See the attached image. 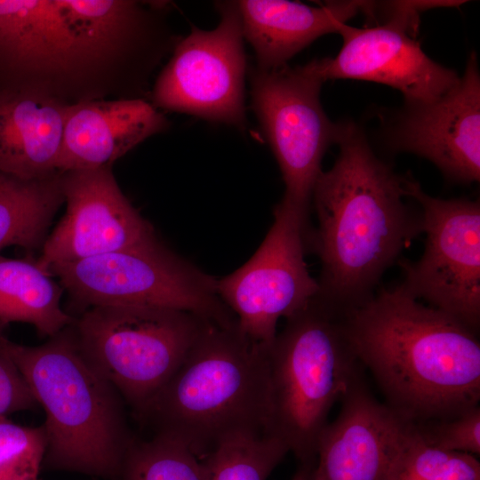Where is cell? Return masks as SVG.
<instances>
[{"label":"cell","instance_id":"6","mask_svg":"<svg viewBox=\"0 0 480 480\" xmlns=\"http://www.w3.org/2000/svg\"><path fill=\"white\" fill-rule=\"evenodd\" d=\"M208 319L144 305L92 307L75 317L78 349L138 415L169 380Z\"/></svg>","mask_w":480,"mask_h":480},{"label":"cell","instance_id":"11","mask_svg":"<svg viewBox=\"0 0 480 480\" xmlns=\"http://www.w3.org/2000/svg\"><path fill=\"white\" fill-rule=\"evenodd\" d=\"M214 29L191 27L179 39L152 92L157 108L191 115L244 131L247 60L237 1L215 3Z\"/></svg>","mask_w":480,"mask_h":480},{"label":"cell","instance_id":"15","mask_svg":"<svg viewBox=\"0 0 480 480\" xmlns=\"http://www.w3.org/2000/svg\"><path fill=\"white\" fill-rule=\"evenodd\" d=\"M340 402L318 438L310 480H386L415 423L377 400L364 378Z\"/></svg>","mask_w":480,"mask_h":480},{"label":"cell","instance_id":"5","mask_svg":"<svg viewBox=\"0 0 480 480\" xmlns=\"http://www.w3.org/2000/svg\"><path fill=\"white\" fill-rule=\"evenodd\" d=\"M268 435L280 438L301 464L314 465L328 415L364 368L344 333L341 316L317 294L286 318L267 351Z\"/></svg>","mask_w":480,"mask_h":480},{"label":"cell","instance_id":"28","mask_svg":"<svg viewBox=\"0 0 480 480\" xmlns=\"http://www.w3.org/2000/svg\"><path fill=\"white\" fill-rule=\"evenodd\" d=\"M313 465L301 464L292 480H310V472Z\"/></svg>","mask_w":480,"mask_h":480},{"label":"cell","instance_id":"16","mask_svg":"<svg viewBox=\"0 0 480 480\" xmlns=\"http://www.w3.org/2000/svg\"><path fill=\"white\" fill-rule=\"evenodd\" d=\"M168 126L164 115L142 99L82 101L67 106L57 171L111 166Z\"/></svg>","mask_w":480,"mask_h":480},{"label":"cell","instance_id":"23","mask_svg":"<svg viewBox=\"0 0 480 480\" xmlns=\"http://www.w3.org/2000/svg\"><path fill=\"white\" fill-rule=\"evenodd\" d=\"M271 436H241L222 442L204 459L207 480H267L289 452Z\"/></svg>","mask_w":480,"mask_h":480},{"label":"cell","instance_id":"17","mask_svg":"<svg viewBox=\"0 0 480 480\" xmlns=\"http://www.w3.org/2000/svg\"><path fill=\"white\" fill-rule=\"evenodd\" d=\"M243 34L252 45L255 68L270 71L285 65L318 37L338 33L361 11L362 1H329L320 6L286 0L237 1Z\"/></svg>","mask_w":480,"mask_h":480},{"label":"cell","instance_id":"3","mask_svg":"<svg viewBox=\"0 0 480 480\" xmlns=\"http://www.w3.org/2000/svg\"><path fill=\"white\" fill-rule=\"evenodd\" d=\"M267 351L244 337L237 323L208 321L138 418L154 435L183 444L200 459L230 438L268 435Z\"/></svg>","mask_w":480,"mask_h":480},{"label":"cell","instance_id":"22","mask_svg":"<svg viewBox=\"0 0 480 480\" xmlns=\"http://www.w3.org/2000/svg\"><path fill=\"white\" fill-rule=\"evenodd\" d=\"M115 480H207L204 460L183 444L154 435L134 439Z\"/></svg>","mask_w":480,"mask_h":480},{"label":"cell","instance_id":"21","mask_svg":"<svg viewBox=\"0 0 480 480\" xmlns=\"http://www.w3.org/2000/svg\"><path fill=\"white\" fill-rule=\"evenodd\" d=\"M63 203L60 172L33 180L0 172V250L42 248Z\"/></svg>","mask_w":480,"mask_h":480},{"label":"cell","instance_id":"19","mask_svg":"<svg viewBox=\"0 0 480 480\" xmlns=\"http://www.w3.org/2000/svg\"><path fill=\"white\" fill-rule=\"evenodd\" d=\"M66 109L32 94L0 98V172L25 180L59 172Z\"/></svg>","mask_w":480,"mask_h":480},{"label":"cell","instance_id":"1","mask_svg":"<svg viewBox=\"0 0 480 480\" xmlns=\"http://www.w3.org/2000/svg\"><path fill=\"white\" fill-rule=\"evenodd\" d=\"M340 154L312 194L317 227L308 246L318 255L317 296L340 315L374 294L380 278L422 232L420 210L404 201V176L377 157L354 124H340Z\"/></svg>","mask_w":480,"mask_h":480},{"label":"cell","instance_id":"9","mask_svg":"<svg viewBox=\"0 0 480 480\" xmlns=\"http://www.w3.org/2000/svg\"><path fill=\"white\" fill-rule=\"evenodd\" d=\"M249 77L252 109L285 185L282 199L308 215L324 155L340 132L320 101L324 81L310 61L270 71L252 67Z\"/></svg>","mask_w":480,"mask_h":480},{"label":"cell","instance_id":"7","mask_svg":"<svg viewBox=\"0 0 480 480\" xmlns=\"http://www.w3.org/2000/svg\"><path fill=\"white\" fill-rule=\"evenodd\" d=\"M80 314L111 305L181 309L220 324L236 323L216 280L165 246L156 236L105 254L51 266Z\"/></svg>","mask_w":480,"mask_h":480},{"label":"cell","instance_id":"8","mask_svg":"<svg viewBox=\"0 0 480 480\" xmlns=\"http://www.w3.org/2000/svg\"><path fill=\"white\" fill-rule=\"evenodd\" d=\"M274 221L254 254L233 273L216 280L217 293L234 314L240 332L268 348L281 317L302 309L319 285L305 261L308 215L282 199Z\"/></svg>","mask_w":480,"mask_h":480},{"label":"cell","instance_id":"25","mask_svg":"<svg viewBox=\"0 0 480 480\" xmlns=\"http://www.w3.org/2000/svg\"><path fill=\"white\" fill-rule=\"evenodd\" d=\"M46 448L44 428L0 418V480H38Z\"/></svg>","mask_w":480,"mask_h":480},{"label":"cell","instance_id":"12","mask_svg":"<svg viewBox=\"0 0 480 480\" xmlns=\"http://www.w3.org/2000/svg\"><path fill=\"white\" fill-rule=\"evenodd\" d=\"M60 186L66 212L36 260L44 272L55 264L105 254L156 236L123 194L111 166L60 172Z\"/></svg>","mask_w":480,"mask_h":480},{"label":"cell","instance_id":"13","mask_svg":"<svg viewBox=\"0 0 480 480\" xmlns=\"http://www.w3.org/2000/svg\"><path fill=\"white\" fill-rule=\"evenodd\" d=\"M343 43L333 58L310 61L325 82L357 79L391 86L404 95L406 105L433 101L460 81L458 74L431 60L415 39V31L400 20L368 28L344 23Z\"/></svg>","mask_w":480,"mask_h":480},{"label":"cell","instance_id":"27","mask_svg":"<svg viewBox=\"0 0 480 480\" xmlns=\"http://www.w3.org/2000/svg\"><path fill=\"white\" fill-rule=\"evenodd\" d=\"M36 406L22 376L10 362L0 356V418Z\"/></svg>","mask_w":480,"mask_h":480},{"label":"cell","instance_id":"26","mask_svg":"<svg viewBox=\"0 0 480 480\" xmlns=\"http://www.w3.org/2000/svg\"><path fill=\"white\" fill-rule=\"evenodd\" d=\"M420 436L439 449L480 453V407L474 406L461 414L445 420L415 423Z\"/></svg>","mask_w":480,"mask_h":480},{"label":"cell","instance_id":"10","mask_svg":"<svg viewBox=\"0 0 480 480\" xmlns=\"http://www.w3.org/2000/svg\"><path fill=\"white\" fill-rule=\"evenodd\" d=\"M405 196L420 206L426 244L417 261L399 260L404 287L474 332L480 325V204L441 199L404 176Z\"/></svg>","mask_w":480,"mask_h":480},{"label":"cell","instance_id":"4","mask_svg":"<svg viewBox=\"0 0 480 480\" xmlns=\"http://www.w3.org/2000/svg\"><path fill=\"white\" fill-rule=\"evenodd\" d=\"M0 325V356L10 362L45 413L43 468L116 479L133 442L119 393L81 355L73 323L38 346L11 340Z\"/></svg>","mask_w":480,"mask_h":480},{"label":"cell","instance_id":"14","mask_svg":"<svg viewBox=\"0 0 480 480\" xmlns=\"http://www.w3.org/2000/svg\"><path fill=\"white\" fill-rule=\"evenodd\" d=\"M389 145L431 161L450 180H480V76L471 53L459 83L438 99L406 105L389 132Z\"/></svg>","mask_w":480,"mask_h":480},{"label":"cell","instance_id":"20","mask_svg":"<svg viewBox=\"0 0 480 480\" xmlns=\"http://www.w3.org/2000/svg\"><path fill=\"white\" fill-rule=\"evenodd\" d=\"M63 290L36 260L0 255V325L27 323L40 337L53 336L75 320L60 307Z\"/></svg>","mask_w":480,"mask_h":480},{"label":"cell","instance_id":"2","mask_svg":"<svg viewBox=\"0 0 480 480\" xmlns=\"http://www.w3.org/2000/svg\"><path fill=\"white\" fill-rule=\"evenodd\" d=\"M340 316L359 362L405 419H452L478 405L480 342L454 317L420 303L402 284Z\"/></svg>","mask_w":480,"mask_h":480},{"label":"cell","instance_id":"18","mask_svg":"<svg viewBox=\"0 0 480 480\" xmlns=\"http://www.w3.org/2000/svg\"><path fill=\"white\" fill-rule=\"evenodd\" d=\"M0 56L46 70L94 60L65 0H0Z\"/></svg>","mask_w":480,"mask_h":480},{"label":"cell","instance_id":"24","mask_svg":"<svg viewBox=\"0 0 480 480\" xmlns=\"http://www.w3.org/2000/svg\"><path fill=\"white\" fill-rule=\"evenodd\" d=\"M386 480H480V463L472 454L430 445L414 424Z\"/></svg>","mask_w":480,"mask_h":480}]
</instances>
